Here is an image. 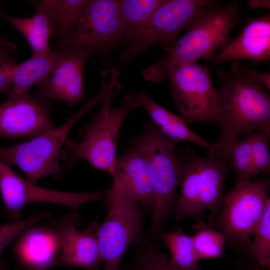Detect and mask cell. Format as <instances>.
<instances>
[{
	"mask_svg": "<svg viewBox=\"0 0 270 270\" xmlns=\"http://www.w3.org/2000/svg\"><path fill=\"white\" fill-rule=\"evenodd\" d=\"M222 84L218 92V124L221 134L210 144L208 154L229 160L230 152L240 136L256 131L270 135V97L264 86L234 62L230 72L218 68Z\"/></svg>",
	"mask_w": 270,
	"mask_h": 270,
	"instance_id": "cell-1",
	"label": "cell"
},
{
	"mask_svg": "<svg viewBox=\"0 0 270 270\" xmlns=\"http://www.w3.org/2000/svg\"><path fill=\"white\" fill-rule=\"evenodd\" d=\"M120 88L117 83L110 88L101 109L80 130L82 141L78 142L68 138L66 140L60 158L70 167L84 159L94 168L114 176L120 128L127 115L141 106L138 94L132 92L125 96L122 106H112V99Z\"/></svg>",
	"mask_w": 270,
	"mask_h": 270,
	"instance_id": "cell-2",
	"label": "cell"
},
{
	"mask_svg": "<svg viewBox=\"0 0 270 270\" xmlns=\"http://www.w3.org/2000/svg\"><path fill=\"white\" fill-rule=\"evenodd\" d=\"M238 12L236 2L204 8L188 31L165 50L167 56L143 71L144 78L158 82L164 78L167 68L172 64H186L200 59L214 60L217 50L230 40Z\"/></svg>",
	"mask_w": 270,
	"mask_h": 270,
	"instance_id": "cell-3",
	"label": "cell"
},
{
	"mask_svg": "<svg viewBox=\"0 0 270 270\" xmlns=\"http://www.w3.org/2000/svg\"><path fill=\"white\" fill-rule=\"evenodd\" d=\"M180 164V194L174 218L178 220L196 216L203 210L214 212L222 209L224 182L231 170L229 160L209 154H198L188 148L176 156Z\"/></svg>",
	"mask_w": 270,
	"mask_h": 270,
	"instance_id": "cell-4",
	"label": "cell"
},
{
	"mask_svg": "<svg viewBox=\"0 0 270 270\" xmlns=\"http://www.w3.org/2000/svg\"><path fill=\"white\" fill-rule=\"evenodd\" d=\"M101 100L100 97L96 95L59 128L12 146L0 147V160L8 166L18 167L26 180L34 184L46 176L59 178L63 172L59 159L69 132L88 110Z\"/></svg>",
	"mask_w": 270,
	"mask_h": 270,
	"instance_id": "cell-5",
	"label": "cell"
},
{
	"mask_svg": "<svg viewBox=\"0 0 270 270\" xmlns=\"http://www.w3.org/2000/svg\"><path fill=\"white\" fill-rule=\"evenodd\" d=\"M133 144L148 158L154 179L156 206L148 238H160L162 225L175 206V194L180 177V164L175 155L176 144L164 135L153 122Z\"/></svg>",
	"mask_w": 270,
	"mask_h": 270,
	"instance_id": "cell-6",
	"label": "cell"
},
{
	"mask_svg": "<svg viewBox=\"0 0 270 270\" xmlns=\"http://www.w3.org/2000/svg\"><path fill=\"white\" fill-rule=\"evenodd\" d=\"M106 206L108 208L106 218L95 226L102 270H118L132 244L138 247L149 240L142 227L146 212L136 202L123 196L104 202Z\"/></svg>",
	"mask_w": 270,
	"mask_h": 270,
	"instance_id": "cell-7",
	"label": "cell"
},
{
	"mask_svg": "<svg viewBox=\"0 0 270 270\" xmlns=\"http://www.w3.org/2000/svg\"><path fill=\"white\" fill-rule=\"evenodd\" d=\"M180 116L186 124H218V92L209 68L198 63L172 64L166 71Z\"/></svg>",
	"mask_w": 270,
	"mask_h": 270,
	"instance_id": "cell-8",
	"label": "cell"
},
{
	"mask_svg": "<svg viewBox=\"0 0 270 270\" xmlns=\"http://www.w3.org/2000/svg\"><path fill=\"white\" fill-rule=\"evenodd\" d=\"M268 179L236 185L225 196L216 226L232 247L244 250L264 213L269 197Z\"/></svg>",
	"mask_w": 270,
	"mask_h": 270,
	"instance_id": "cell-9",
	"label": "cell"
},
{
	"mask_svg": "<svg viewBox=\"0 0 270 270\" xmlns=\"http://www.w3.org/2000/svg\"><path fill=\"white\" fill-rule=\"evenodd\" d=\"M215 3L212 0H164L122 52L121 64L154 46L166 50L178 39L182 30L190 26L204 8Z\"/></svg>",
	"mask_w": 270,
	"mask_h": 270,
	"instance_id": "cell-10",
	"label": "cell"
},
{
	"mask_svg": "<svg viewBox=\"0 0 270 270\" xmlns=\"http://www.w3.org/2000/svg\"><path fill=\"white\" fill-rule=\"evenodd\" d=\"M122 38L119 0H86L68 47L104 54Z\"/></svg>",
	"mask_w": 270,
	"mask_h": 270,
	"instance_id": "cell-11",
	"label": "cell"
},
{
	"mask_svg": "<svg viewBox=\"0 0 270 270\" xmlns=\"http://www.w3.org/2000/svg\"><path fill=\"white\" fill-rule=\"evenodd\" d=\"M0 190L4 204L14 220L18 217L21 209L28 204H58L76 210L88 202L105 199L110 191L70 192L42 188L22 178L0 160Z\"/></svg>",
	"mask_w": 270,
	"mask_h": 270,
	"instance_id": "cell-12",
	"label": "cell"
},
{
	"mask_svg": "<svg viewBox=\"0 0 270 270\" xmlns=\"http://www.w3.org/2000/svg\"><path fill=\"white\" fill-rule=\"evenodd\" d=\"M113 178L104 202L116 196H126L152 214L156 201L154 176L148 158L140 148L133 145L116 158Z\"/></svg>",
	"mask_w": 270,
	"mask_h": 270,
	"instance_id": "cell-13",
	"label": "cell"
},
{
	"mask_svg": "<svg viewBox=\"0 0 270 270\" xmlns=\"http://www.w3.org/2000/svg\"><path fill=\"white\" fill-rule=\"evenodd\" d=\"M0 104V138H33L56 128L46 102L32 96L28 92H10Z\"/></svg>",
	"mask_w": 270,
	"mask_h": 270,
	"instance_id": "cell-14",
	"label": "cell"
},
{
	"mask_svg": "<svg viewBox=\"0 0 270 270\" xmlns=\"http://www.w3.org/2000/svg\"><path fill=\"white\" fill-rule=\"evenodd\" d=\"M78 216L74 212L51 222L50 228L58 240L60 251L54 266H64L100 270L96 222L92 223L86 230H80L76 228Z\"/></svg>",
	"mask_w": 270,
	"mask_h": 270,
	"instance_id": "cell-15",
	"label": "cell"
},
{
	"mask_svg": "<svg viewBox=\"0 0 270 270\" xmlns=\"http://www.w3.org/2000/svg\"><path fill=\"white\" fill-rule=\"evenodd\" d=\"M65 50L63 58L52 74L36 84V97L44 102L60 100L70 108L82 100L84 64L92 55L72 47Z\"/></svg>",
	"mask_w": 270,
	"mask_h": 270,
	"instance_id": "cell-16",
	"label": "cell"
},
{
	"mask_svg": "<svg viewBox=\"0 0 270 270\" xmlns=\"http://www.w3.org/2000/svg\"><path fill=\"white\" fill-rule=\"evenodd\" d=\"M270 56V14L248 20L240 33L216 54L212 66L228 60L268 62Z\"/></svg>",
	"mask_w": 270,
	"mask_h": 270,
	"instance_id": "cell-17",
	"label": "cell"
},
{
	"mask_svg": "<svg viewBox=\"0 0 270 270\" xmlns=\"http://www.w3.org/2000/svg\"><path fill=\"white\" fill-rule=\"evenodd\" d=\"M32 226L20 234L14 247L16 258L26 270L52 268L60 255L58 240L50 228Z\"/></svg>",
	"mask_w": 270,
	"mask_h": 270,
	"instance_id": "cell-18",
	"label": "cell"
},
{
	"mask_svg": "<svg viewBox=\"0 0 270 270\" xmlns=\"http://www.w3.org/2000/svg\"><path fill=\"white\" fill-rule=\"evenodd\" d=\"M138 94L141 106L148 112L154 124L168 138L176 144L190 142L208 151L210 144L190 130L180 116L158 104L144 92L141 91Z\"/></svg>",
	"mask_w": 270,
	"mask_h": 270,
	"instance_id": "cell-19",
	"label": "cell"
},
{
	"mask_svg": "<svg viewBox=\"0 0 270 270\" xmlns=\"http://www.w3.org/2000/svg\"><path fill=\"white\" fill-rule=\"evenodd\" d=\"M65 52V48L50 50L45 54L32 56L28 60L16 64L12 73L13 88L10 92H28L32 85L49 76L63 58Z\"/></svg>",
	"mask_w": 270,
	"mask_h": 270,
	"instance_id": "cell-20",
	"label": "cell"
},
{
	"mask_svg": "<svg viewBox=\"0 0 270 270\" xmlns=\"http://www.w3.org/2000/svg\"><path fill=\"white\" fill-rule=\"evenodd\" d=\"M86 0H42L36 2L48 14L58 42L68 47Z\"/></svg>",
	"mask_w": 270,
	"mask_h": 270,
	"instance_id": "cell-21",
	"label": "cell"
},
{
	"mask_svg": "<svg viewBox=\"0 0 270 270\" xmlns=\"http://www.w3.org/2000/svg\"><path fill=\"white\" fill-rule=\"evenodd\" d=\"M36 13L28 18H18L6 15V18L24 36L30 46L32 56H39L49 52V41L53 34L51 20L46 12L34 2Z\"/></svg>",
	"mask_w": 270,
	"mask_h": 270,
	"instance_id": "cell-22",
	"label": "cell"
},
{
	"mask_svg": "<svg viewBox=\"0 0 270 270\" xmlns=\"http://www.w3.org/2000/svg\"><path fill=\"white\" fill-rule=\"evenodd\" d=\"M164 0H120L122 38L131 40L148 21Z\"/></svg>",
	"mask_w": 270,
	"mask_h": 270,
	"instance_id": "cell-23",
	"label": "cell"
},
{
	"mask_svg": "<svg viewBox=\"0 0 270 270\" xmlns=\"http://www.w3.org/2000/svg\"><path fill=\"white\" fill-rule=\"evenodd\" d=\"M160 238L170 251V260L174 266L180 270H200L192 236L178 228L162 232Z\"/></svg>",
	"mask_w": 270,
	"mask_h": 270,
	"instance_id": "cell-24",
	"label": "cell"
},
{
	"mask_svg": "<svg viewBox=\"0 0 270 270\" xmlns=\"http://www.w3.org/2000/svg\"><path fill=\"white\" fill-rule=\"evenodd\" d=\"M192 236L194 249L199 260L217 258L224 252L226 239L220 232L214 230L199 220L194 226Z\"/></svg>",
	"mask_w": 270,
	"mask_h": 270,
	"instance_id": "cell-25",
	"label": "cell"
},
{
	"mask_svg": "<svg viewBox=\"0 0 270 270\" xmlns=\"http://www.w3.org/2000/svg\"><path fill=\"white\" fill-rule=\"evenodd\" d=\"M250 241L244 250L264 270L270 266V201L268 202L263 216Z\"/></svg>",
	"mask_w": 270,
	"mask_h": 270,
	"instance_id": "cell-26",
	"label": "cell"
},
{
	"mask_svg": "<svg viewBox=\"0 0 270 270\" xmlns=\"http://www.w3.org/2000/svg\"><path fill=\"white\" fill-rule=\"evenodd\" d=\"M231 170L236 174V185L250 182L256 176L251 146L248 138L238 141L229 156Z\"/></svg>",
	"mask_w": 270,
	"mask_h": 270,
	"instance_id": "cell-27",
	"label": "cell"
},
{
	"mask_svg": "<svg viewBox=\"0 0 270 270\" xmlns=\"http://www.w3.org/2000/svg\"><path fill=\"white\" fill-rule=\"evenodd\" d=\"M270 136L262 131L254 132L247 136L251 146L256 176L270 172Z\"/></svg>",
	"mask_w": 270,
	"mask_h": 270,
	"instance_id": "cell-28",
	"label": "cell"
},
{
	"mask_svg": "<svg viewBox=\"0 0 270 270\" xmlns=\"http://www.w3.org/2000/svg\"><path fill=\"white\" fill-rule=\"evenodd\" d=\"M52 216L50 212L34 214L26 218L16 220L4 224H0V266L3 265L2 254L6 247L24 230L35 224Z\"/></svg>",
	"mask_w": 270,
	"mask_h": 270,
	"instance_id": "cell-29",
	"label": "cell"
},
{
	"mask_svg": "<svg viewBox=\"0 0 270 270\" xmlns=\"http://www.w3.org/2000/svg\"><path fill=\"white\" fill-rule=\"evenodd\" d=\"M138 258L146 262L154 270H180L170 262L166 254L158 252V244L150 240L137 247Z\"/></svg>",
	"mask_w": 270,
	"mask_h": 270,
	"instance_id": "cell-30",
	"label": "cell"
},
{
	"mask_svg": "<svg viewBox=\"0 0 270 270\" xmlns=\"http://www.w3.org/2000/svg\"><path fill=\"white\" fill-rule=\"evenodd\" d=\"M246 70L248 73L256 80L266 87L268 90H270V73L258 72L246 66Z\"/></svg>",
	"mask_w": 270,
	"mask_h": 270,
	"instance_id": "cell-31",
	"label": "cell"
},
{
	"mask_svg": "<svg viewBox=\"0 0 270 270\" xmlns=\"http://www.w3.org/2000/svg\"><path fill=\"white\" fill-rule=\"evenodd\" d=\"M248 7L251 8H270V0H250L248 2Z\"/></svg>",
	"mask_w": 270,
	"mask_h": 270,
	"instance_id": "cell-32",
	"label": "cell"
},
{
	"mask_svg": "<svg viewBox=\"0 0 270 270\" xmlns=\"http://www.w3.org/2000/svg\"><path fill=\"white\" fill-rule=\"evenodd\" d=\"M137 264L139 266L140 270H154L146 262L138 257Z\"/></svg>",
	"mask_w": 270,
	"mask_h": 270,
	"instance_id": "cell-33",
	"label": "cell"
},
{
	"mask_svg": "<svg viewBox=\"0 0 270 270\" xmlns=\"http://www.w3.org/2000/svg\"><path fill=\"white\" fill-rule=\"evenodd\" d=\"M122 270H140L139 266L136 263V264H132L126 266Z\"/></svg>",
	"mask_w": 270,
	"mask_h": 270,
	"instance_id": "cell-34",
	"label": "cell"
},
{
	"mask_svg": "<svg viewBox=\"0 0 270 270\" xmlns=\"http://www.w3.org/2000/svg\"><path fill=\"white\" fill-rule=\"evenodd\" d=\"M244 270H262V269L258 264H257L256 266L248 268Z\"/></svg>",
	"mask_w": 270,
	"mask_h": 270,
	"instance_id": "cell-35",
	"label": "cell"
},
{
	"mask_svg": "<svg viewBox=\"0 0 270 270\" xmlns=\"http://www.w3.org/2000/svg\"><path fill=\"white\" fill-rule=\"evenodd\" d=\"M6 40H7L4 36L2 35L0 36V42H3Z\"/></svg>",
	"mask_w": 270,
	"mask_h": 270,
	"instance_id": "cell-36",
	"label": "cell"
},
{
	"mask_svg": "<svg viewBox=\"0 0 270 270\" xmlns=\"http://www.w3.org/2000/svg\"><path fill=\"white\" fill-rule=\"evenodd\" d=\"M4 16H5V14H4V13L2 12L1 11L0 8V16H2L3 18H4Z\"/></svg>",
	"mask_w": 270,
	"mask_h": 270,
	"instance_id": "cell-37",
	"label": "cell"
},
{
	"mask_svg": "<svg viewBox=\"0 0 270 270\" xmlns=\"http://www.w3.org/2000/svg\"><path fill=\"white\" fill-rule=\"evenodd\" d=\"M0 270H5V268L4 267L3 265L0 266Z\"/></svg>",
	"mask_w": 270,
	"mask_h": 270,
	"instance_id": "cell-38",
	"label": "cell"
}]
</instances>
